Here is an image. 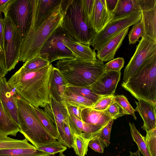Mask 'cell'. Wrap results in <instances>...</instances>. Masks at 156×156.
Wrapping results in <instances>:
<instances>
[{
	"label": "cell",
	"instance_id": "4dcf8cb0",
	"mask_svg": "<svg viewBox=\"0 0 156 156\" xmlns=\"http://www.w3.org/2000/svg\"><path fill=\"white\" fill-rule=\"evenodd\" d=\"M131 134L133 141L136 143L140 152L143 156H151L143 136L136 129L133 123H129Z\"/></svg>",
	"mask_w": 156,
	"mask_h": 156
},
{
	"label": "cell",
	"instance_id": "f546056e",
	"mask_svg": "<svg viewBox=\"0 0 156 156\" xmlns=\"http://www.w3.org/2000/svg\"><path fill=\"white\" fill-rule=\"evenodd\" d=\"M66 89L91 100L94 104L102 97L95 93L91 89L90 86L77 87L68 85Z\"/></svg>",
	"mask_w": 156,
	"mask_h": 156
},
{
	"label": "cell",
	"instance_id": "f1b7e54d",
	"mask_svg": "<svg viewBox=\"0 0 156 156\" xmlns=\"http://www.w3.org/2000/svg\"><path fill=\"white\" fill-rule=\"evenodd\" d=\"M32 106L44 128L53 137L58 140V134L57 129L44 110L39 108H36L32 105Z\"/></svg>",
	"mask_w": 156,
	"mask_h": 156
},
{
	"label": "cell",
	"instance_id": "30bf717a",
	"mask_svg": "<svg viewBox=\"0 0 156 156\" xmlns=\"http://www.w3.org/2000/svg\"><path fill=\"white\" fill-rule=\"evenodd\" d=\"M155 54L156 41L147 36L142 37L124 70L123 82L134 76L145 61Z\"/></svg>",
	"mask_w": 156,
	"mask_h": 156
},
{
	"label": "cell",
	"instance_id": "836d02e7",
	"mask_svg": "<svg viewBox=\"0 0 156 156\" xmlns=\"http://www.w3.org/2000/svg\"><path fill=\"white\" fill-rule=\"evenodd\" d=\"M73 148L78 156H85L88 151V142L81 136L73 135Z\"/></svg>",
	"mask_w": 156,
	"mask_h": 156
},
{
	"label": "cell",
	"instance_id": "ee69618b",
	"mask_svg": "<svg viewBox=\"0 0 156 156\" xmlns=\"http://www.w3.org/2000/svg\"><path fill=\"white\" fill-rule=\"evenodd\" d=\"M88 146L94 151L101 153H103L104 149L106 147L104 142L97 136L89 141Z\"/></svg>",
	"mask_w": 156,
	"mask_h": 156
},
{
	"label": "cell",
	"instance_id": "5b68a950",
	"mask_svg": "<svg viewBox=\"0 0 156 156\" xmlns=\"http://www.w3.org/2000/svg\"><path fill=\"white\" fill-rule=\"evenodd\" d=\"M14 98L20 132L25 139L36 147L56 141L43 127L32 105L19 97L14 96Z\"/></svg>",
	"mask_w": 156,
	"mask_h": 156
},
{
	"label": "cell",
	"instance_id": "ac0fdd59",
	"mask_svg": "<svg viewBox=\"0 0 156 156\" xmlns=\"http://www.w3.org/2000/svg\"><path fill=\"white\" fill-rule=\"evenodd\" d=\"M69 126L73 135H78L88 142L96 136L105 126L85 123L70 114L69 115Z\"/></svg>",
	"mask_w": 156,
	"mask_h": 156
},
{
	"label": "cell",
	"instance_id": "8fae6325",
	"mask_svg": "<svg viewBox=\"0 0 156 156\" xmlns=\"http://www.w3.org/2000/svg\"><path fill=\"white\" fill-rule=\"evenodd\" d=\"M66 36L61 26L45 43L38 55L47 59L50 64L58 60L75 57L63 42Z\"/></svg>",
	"mask_w": 156,
	"mask_h": 156
},
{
	"label": "cell",
	"instance_id": "7a4b0ae2",
	"mask_svg": "<svg viewBox=\"0 0 156 156\" xmlns=\"http://www.w3.org/2000/svg\"><path fill=\"white\" fill-rule=\"evenodd\" d=\"M63 15L61 27L70 40L90 46L97 33L85 19L81 0H61Z\"/></svg>",
	"mask_w": 156,
	"mask_h": 156
},
{
	"label": "cell",
	"instance_id": "9a60e30c",
	"mask_svg": "<svg viewBox=\"0 0 156 156\" xmlns=\"http://www.w3.org/2000/svg\"><path fill=\"white\" fill-rule=\"evenodd\" d=\"M61 1V0H32V17L29 31L35 30L38 27Z\"/></svg>",
	"mask_w": 156,
	"mask_h": 156
},
{
	"label": "cell",
	"instance_id": "7dc6e473",
	"mask_svg": "<svg viewBox=\"0 0 156 156\" xmlns=\"http://www.w3.org/2000/svg\"><path fill=\"white\" fill-rule=\"evenodd\" d=\"M5 23L2 13H0V47L3 50Z\"/></svg>",
	"mask_w": 156,
	"mask_h": 156
},
{
	"label": "cell",
	"instance_id": "816d5d0a",
	"mask_svg": "<svg viewBox=\"0 0 156 156\" xmlns=\"http://www.w3.org/2000/svg\"><path fill=\"white\" fill-rule=\"evenodd\" d=\"M58 156H65L63 154L62 152H60V153H59V154Z\"/></svg>",
	"mask_w": 156,
	"mask_h": 156
},
{
	"label": "cell",
	"instance_id": "9c48e42d",
	"mask_svg": "<svg viewBox=\"0 0 156 156\" xmlns=\"http://www.w3.org/2000/svg\"><path fill=\"white\" fill-rule=\"evenodd\" d=\"M5 30L3 51L8 72L13 69L20 61L22 40L17 28L7 17L4 16Z\"/></svg>",
	"mask_w": 156,
	"mask_h": 156
},
{
	"label": "cell",
	"instance_id": "cb8c5ba5",
	"mask_svg": "<svg viewBox=\"0 0 156 156\" xmlns=\"http://www.w3.org/2000/svg\"><path fill=\"white\" fill-rule=\"evenodd\" d=\"M20 131L19 126L7 113L0 99V132L6 136H16Z\"/></svg>",
	"mask_w": 156,
	"mask_h": 156
},
{
	"label": "cell",
	"instance_id": "60d3db41",
	"mask_svg": "<svg viewBox=\"0 0 156 156\" xmlns=\"http://www.w3.org/2000/svg\"><path fill=\"white\" fill-rule=\"evenodd\" d=\"M114 120H112L104 126L97 136L104 142L106 147L108 146L110 144V134Z\"/></svg>",
	"mask_w": 156,
	"mask_h": 156
},
{
	"label": "cell",
	"instance_id": "e575fe53",
	"mask_svg": "<svg viewBox=\"0 0 156 156\" xmlns=\"http://www.w3.org/2000/svg\"><path fill=\"white\" fill-rule=\"evenodd\" d=\"M36 147L40 150L51 155L63 152L67 149L66 146L60 142L56 140L54 142L44 144Z\"/></svg>",
	"mask_w": 156,
	"mask_h": 156
},
{
	"label": "cell",
	"instance_id": "7402d4cb",
	"mask_svg": "<svg viewBox=\"0 0 156 156\" xmlns=\"http://www.w3.org/2000/svg\"><path fill=\"white\" fill-rule=\"evenodd\" d=\"M63 43L73 53L75 58L94 61L97 59L95 50L89 46L84 45L73 41L66 36Z\"/></svg>",
	"mask_w": 156,
	"mask_h": 156
},
{
	"label": "cell",
	"instance_id": "b9f144b4",
	"mask_svg": "<svg viewBox=\"0 0 156 156\" xmlns=\"http://www.w3.org/2000/svg\"><path fill=\"white\" fill-rule=\"evenodd\" d=\"M113 96L102 97L94 104L91 108L98 111L105 110L112 102Z\"/></svg>",
	"mask_w": 156,
	"mask_h": 156
},
{
	"label": "cell",
	"instance_id": "7bdbcfd3",
	"mask_svg": "<svg viewBox=\"0 0 156 156\" xmlns=\"http://www.w3.org/2000/svg\"><path fill=\"white\" fill-rule=\"evenodd\" d=\"M81 1L84 17L90 25V20L93 8L94 0H81Z\"/></svg>",
	"mask_w": 156,
	"mask_h": 156
},
{
	"label": "cell",
	"instance_id": "d6986e66",
	"mask_svg": "<svg viewBox=\"0 0 156 156\" xmlns=\"http://www.w3.org/2000/svg\"><path fill=\"white\" fill-rule=\"evenodd\" d=\"M14 93L8 85L5 77L0 79V99L7 113L19 126Z\"/></svg>",
	"mask_w": 156,
	"mask_h": 156
},
{
	"label": "cell",
	"instance_id": "f5cc1de1",
	"mask_svg": "<svg viewBox=\"0 0 156 156\" xmlns=\"http://www.w3.org/2000/svg\"></svg>",
	"mask_w": 156,
	"mask_h": 156
},
{
	"label": "cell",
	"instance_id": "52a82bcc",
	"mask_svg": "<svg viewBox=\"0 0 156 156\" xmlns=\"http://www.w3.org/2000/svg\"><path fill=\"white\" fill-rule=\"evenodd\" d=\"M32 13V0H12L4 14L17 28L22 41L30 30Z\"/></svg>",
	"mask_w": 156,
	"mask_h": 156
},
{
	"label": "cell",
	"instance_id": "ffe728a7",
	"mask_svg": "<svg viewBox=\"0 0 156 156\" xmlns=\"http://www.w3.org/2000/svg\"><path fill=\"white\" fill-rule=\"evenodd\" d=\"M138 101H135L136 106L135 110L143 120L142 129L147 132L156 128V105L141 99Z\"/></svg>",
	"mask_w": 156,
	"mask_h": 156
},
{
	"label": "cell",
	"instance_id": "44dd1931",
	"mask_svg": "<svg viewBox=\"0 0 156 156\" xmlns=\"http://www.w3.org/2000/svg\"><path fill=\"white\" fill-rule=\"evenodd\" d=\"M68 84L59 70L53 66L50 78V94L56 101L61 103L62 97Z\"/></svg>",
	"mask_w": 156,
	"mask_h": 156
},
{
	"label": "cell",
	"instance_id": "6da1fadb",
	"mask_svg": "<svg viewBox=\"0 0 156 156\" xmlns=\"http://www.w3.org/2000/svg\"><path fill=\"white\" fill-rule=\"evenodd\" d=\"M51 64L41 68L27 70L22 66L7 83L14 92L36 108L44 107L50 102L49 91Z\"/></svg>",
	"mask_w": 156,
	"mask_h": 156
},
{
	"label": "cell",
	"instance_id": "4fadbf2b",
	"mask_svg": "<svg viewBox=\"0 0 156 156\" xmlns=\"http://www.w3.org/2000/svg\"><path fill=\"white\" fill-rule=\"evenodd\" d=\"M120 76L121 72L105 71L90 86V88L95 93L102 97L114 95Z\"/></svg>",
	"mask_w": 156,
	"mask_h": 156
},
{
	"label": "cell",
	"instance_id": "3957f363",
	"mask_svg": "<svg viewBox=\"0 0 156 156\" xmlns=\"http://www.w3.org/2000/svg\"><path fill=\"white\" fill-rule=\"evenodd\" d=\"M55 66L68 85L74 86H90L105 72L103 62L98 59L94 61L75 57L63 59L57 62Z\"/></svg>",
	"mask_w": 156,
	"mask_h": 156
},
{
	"label": "cell",
	"instance_id": "8d00e7d4",
	"mask_svg": "<svg viewBox=\"0 0 156 156\" xmlns=\"http://www.w3.org/2000/svg\"><path fill=\"white\" fill-rule=\"evenodd\" d=\"M113 100L118 104L127 114L132 115L135 120L136 117L135 114L136 111L130 104L127 98L123 95H114Z\"/></svg>",
	"mask_w": 156,
	"mask_h": 156
},
{
	"label": "cell",
	"instance_id": "ba28073f",
	"mask_svg": "<svg viewBox=\"0 0 156 156\" xmlns=\"http://www.w3.org/2000/svg\"><path fill=\"white\" fill-rule=\"evenodd\" d=\"M141 18V11L114 17L102 30L97 34L90 45L95 50L119 32L140 22Z\"/></svg>",
	"mask_w": 156,
	"mask_h": 156
},
{
	"label": "cell",
	"instance_id": "277c9868",
	"mask_svg": "<svg viewBox=\"0 0 156 156\" xmlns=\"http://www.w3.org/2000/svg\"><path fill=\"white\" fill-rule=\"evenodd\" d=\"M63 16L61 2L47 18L35 30L29 31L22 40L20 61L25 62L39 55L45 43L61 26Z\"/></svg>",
	"mask_w": 156,
	"mask_h": 156
},
{
	"label": "cell",
	"instance_id": "7c38bea8",
	"mask_svg": "<svg viewBox=\"0 0 156 156\" xmlns=\"http://www.w3.org/2000/svg\"><path fill=\"white\" fill-rule=\"evenodd\" d=\"M44 111L56 126L58 134V141L64 143V122L69 116L67 110L62 103L56 101L51 95L50 102L44 107Z\"/></svg>",
	"mask_w": 156,
	"mask_h": 156
},
{
	"label": "cell",
	"instance_id": "f35d334b",
	"mask_svg": "<svg viewBox=\"0 0 156 156\" xmlns=\"http://www.w3.org/2000/svg\"><path fill=\"white\" fill-rule=\"evenodd\" d=\"M124 60L123 58H118L109 61L104 66L105 71L121 72L124 67Z\"/></svg>",
	"mask_w": 156,
	"mask_h": 156
},
{
	"label": "cell",
	"instance_id": "8992f818",
	"mask_svg": "<svg viewBox=\"0 0 156 156\" xmlns=\"http://www.w3.org/2000/svg\"><path fill=\"white\" fill-rule=\"evenodd\" d=\"M122 87L138 100L156 105V54L146 60Z\"/></svg>",
	"mask_w": 156,
	"mask_h": 156
},
{
	"label": "cell",
	"instance_id": "4316f807",
	"mask_svg": "<svg viewBox=\"0 0 156 156\" xmlns=\"http://www.w3.org/2000/svg\"><path fill=\"white\" fill-rule=\"evenodd\" d=\"M51 155L37 149L32 148H16L0 149V156H50Z\"/></svg>",
	"mask_w": 156,
	"mask_h": 156
},
{
	"label": "cell",
	"instance_id": "d590c367",
	"mask_svg": "<svg viewBox=\"0 0 156 156\" xmlns=\"http://www.w3.org/2000/svg\"><path fill=\"white\" fill-rule=\"evenodd\" d=\"M146 132L144 138L148 152L151 156H156V128Z\"/></svg>",
	"mask_w": 156,
	"mask_h": 156
},
{
	"label": "cell",
	"instance_id": "e0dca14e",
	"mask_svg": "<svg viewBox=\"0 0 156 156\" xmlns=\"http://www.w3.org/2000/svg\"><path fill=\"white\" fill-rule=\"evenodd\" d=\"M129 28L121 30L96 49L95 50L98 51L96 56L98 59L103 62L109 61L113 59L116 51L122 44L124 39L128 33Z\"/></svg>",
	"mask_w": 156,
	"mask_h": 156
},
{
	"label": "cell",
	"instance_id": "603a6c76",
	"mask_svg": "<svg viewBox=\"0 0 156 156\" xmlns=\"http://www.w3.org/2000/svg\"><path fill=\"white\" fill-rule=\"evenodd\" d=\"M81 119L87 123L104 126L113 119L107 114L105 110L100 111L87 108L82 110Z\"/></svg>",
	"mask_w": 156,
	"mask_h": 156
},
{
	"label": "cell",
	"instance_id": "74e56055",
	"mask_svg": "<svg viewBox=\"0 0 156 156\" xmlns=\"http://www.w3.org/2000/svg\"><path fill=\"white\" fill-rule=\"evenodd\" d=\"M105 111L107 114L114 120L127 115V113L113 100Z\"/></svg>",
	"mask_w": 156,
	"mask_h": 156
},
{
	"label": "cell",
	"instance_id": "bcb514c9",
	"mask_svg": "<svg viewBox=\"0 0 156 156\" xmlns=\"http://www.w3.org/2000/svg\"><path fill=\"white\" fill-rule=\"evenodd\" d=\"M8 72L6 69L4 52L3 50L0 47V79L5 77Z\"/></svg>",
	"mask_w": 156,
	"mask_h": 156
},
{
	"label": "cell",
	"instance_id": "1f68e13d",
	"mask_svg": "<svg viewBox=\"0 0 156 156\" xmlns=\"http://www.w3.org/2000/svg\"><path fill=\"white\" fill-rule=\"evenodd\" d=\"M50 64L47 59L38 55L25 62L22 66L27 70H34L44 67Z\"/></svg>",
	"mask_w": 156,
	"mask_h": 156
},
{
	"label": "cell",
	"instance_id": "83f0119b",
	"mask_svg": "<svg viewBox=\"0 0 156 156\" xmlns=\"http://www.w3.org/2000/svg\"><path fill=\"white\" fill-rule=\"evenodd\" d=\"M35 147L29 144L26 139H15L0 132V149L16 148H32Z\"/></svg>",
	"mask_w": 156,
	"mask_h": 156
},
{
	"label": "cell",
	"instance_id": "d6a6232c",
	"mask_svg": "<svg viewBox=\"0 0 156 156\" xmlns=\"http://www.w3.org/2000/svg\"><path fill=\"white\" fill-rule=\"evenodd\" d=\"M142 19V18H141ZM145 36V31L142 19L140 21L133 25L128 34L129 44H133L139 41L140 37Z\"/></svg>",
	"mask_w": 156,
	"mask_h": 156
},
{
	"label": "cell",
	"instance_id": "484cf974",
	"mask_svg": "<svg viewBox=\"0 0 156 156\" xmlns=\"http://www.w3.org/2000/svg\"><path fill=\"white\" fill-rule=\"evenodd\" d=\"M62 99L68 104L82 109L91 108L94 104L91 100L66 88Z\"/></svg>",
	"mask_w": 156,
	"mask_h": 156
},
{
	"label": "cell",
	"instance_id": "5bb4252c",
	"mask_svg": "<svg viewBox=\"0 0 156 156\" xmlns=\"http://www.w3.org/2000/svg\"><path fill=\"white\" fill-rule=\"evenodd\" d=\"M145 36L156 41V0H139Z\"/></svg>",
	"mask_w": 156,
	"mask_h": 156
},
{
	"label": "cell",
	"instance_id": "f907efd6",
	"mask_svg": "<svg viewBox=\"0 0 156 156\" xmlns=\"http://www.w3.org/2000/svg\"><path fill=\"white\" fill-rule=\"evenodd\" d=\"M129 152L130 154L129 156H141L140 151L138 149L135 152H133L131 151H130Z\"/></svg>",
	"mask_w": 156,
	"mask_h": 156
},
{
	"label": "cell",
	"instance_id": "ab89813d",
	"mask_svg": "<svg viewBox=\"0 0 156 156\" xmlns=\"http://www.w3.org/2000/svg\"><path fill=\"white\" fill-rule=\"evenodd\" d=\"M64 143L63 145L69 148H73V136L69 124L68 118L64 122Z\"/></svg>",
	"mask_w": 156,
	"mask_h": 156
},
{
	"label": "cell",
	"instance_id": "f6af8a7d",
	"mask_svg": "<svg viewBox=\"0 0 156 156\" xmlns=\"http://www.w3.org/2000/svg\"><path fill=\"white\" fill-rule=\"evenodd\" d=\"M66 107L69 115H72L80 120L81 119V112L83 109L78 107L71 105L65 101H62L61 102Z\"/></svg>",
	"mask_w": 156,
	"mask_h": 156
},
{
	"label": "cell",
	"instance_id": "681fc988",
	"mask_svg": "<svg viewBox=\"0 0 156 156\" xmlns=\"http://www.w3.org/2000/svg\"><path fill=\"white\" fill-rule=\"evenodd\" d=\"M118 0H105L107 7L112 12L115 9Z\"/></svg>",
	"mask_w": 156,
	"mask_h": 156
},
{
	"label": "cell",
	"instance_id": "d4e9b609",
	"mask_svg": "<svg viewBox=\"0 0 156 156\" xmlns=\"http://www.w3.org/2000/svg\"><path fill=\"white\" fill-rule=\"evenodd\" d=\"M140 11L139 0H118L115 9L111 13L115 17Z\"/></svg>",
	"mask_w": 156,
	"mask_h": 156
},
{
	"label": "cell",
	"instance_id": "2e32d148",
	"mask_svg": "<svg viewBox=\"0 0 156 156\" xmlns=\"http://www.w3.org/2000/svg\"><path fill=\"white\" fill-rule=\"evenodd\" d=\"M114 17L113 14L107 9L105 0H94L90 23L97 34L102 30Z\"/></svg>",
	"mask_w": 156,
	"mask_h": 156
},
{
	"label": "cell",
	"instance_id": "c3c4849f",
	"mask_svg": "<svg viewBox=\"0 0 156 156\" xmlns=\"http://www.w3.org/2000/svg\"><path fill=\"white\" fill-rule=\"evenodd\" d=\"M12 0H0V13L5 14Z\"/></svg>",
	"mask_w": 156,
	"mask_h": 156
}]
</instances>
